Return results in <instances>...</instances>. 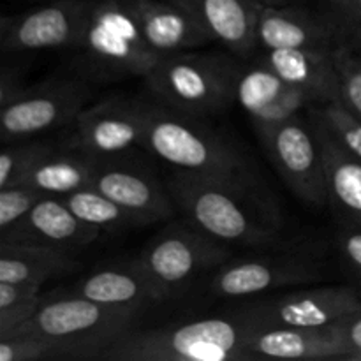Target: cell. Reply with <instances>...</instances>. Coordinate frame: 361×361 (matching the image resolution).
Segmentation results:
<instances>
[{
    "instance_id": "1",
    "label": "cell",
    "mask_w": 361,
    "mask_h": 361,
    "mask_svg": "<svg viewBox=\"0 0 361 361\" xmlns=\"http://www.w3.org/2000/svg\"><path fill=\"white\" fill-rule=\"evenodd\" d=\"M164 183L183 217L226 245L270 249L293 242L281 235V212L264 187L180 169Z\"/></svg>"
},
{
    "instance_id": "2",
    "label": "cell",
    "mask_w": 361,
    "mask_h": 361,
    "mask_svg": "<svg viewBox=\"0 0 361 361\" xmlns=\"http://www.w3.org/2000/svg\"><path fill=\"white\" fill-rule=\"evenodd\" d=\"M143 148L180 171L263 187L252 162L204 118L162 102L143 101Z\"/></svg>"
},
{
    "instance_id": "3",
    "label": "cell",
    "mask_w": 361,
    "mask_h": 361,
    "mask_svg": "<svg viewBox=\"0 0 361 361\" xmlns=\"http://www.w3.org/2000/svg\"><path fill=\"white\" fill-rule=\"evenodd\" d=\"M143 312L69 293L42 302L34 317L18 330L32 331L48 341L56 360L97 361L106 349L137 330Z\"/></svg>"
},
{
    "instance_id": "4",
    "label": "cell",
    "mask_w": 361,
    "mask_h": 361,
    "mask_svg": "<svg viewBox=\"0 0 361 361\" xmlns=\"http://www.w3.org/2000/svg\"><path fill=\"white\" fill-rule=\"evenodd\" d=\"M250 324L235 317H203L133 331L97 361H252L247 351Z\"/></svg>"
},
{
    "instance_id": "5",
    "label": "cell",
    "mask_w": 361,
    "mask_h": 361,
    "mask_svg": "<svg viewBox=\"0 0 361 361\" xmlns=\"http://www.w3.org/2000/svg\"><path fill=\"white\" fill-rule=\"evenodd\" d=\"M76 51V73L92 83L147 78L159 63L127 0H95Z\"/></svg>"
},
{
    "instance_id": "6",
    "label": "cell",
    "mask_w": 361,
    "mask_h": 361,
    "mask_svg": "<svg viewBox=\"0 0 361 361\" xmlns=\"http://www.w3.org/2000/svg\"><path fill=\"white\" fill-rule=\"evenodd\" d=\"M242 66L224 53H176L159 60L145 78L150 97L189 115L226 111L236 102Z\"/></svg>"
},
{
    "instance_id": "7",
    "label": "cell",
    "mask_w": 361,
    "mask_h": 361,
    "mask_svg": "<svg viewBox=\"0 0 361 361\" xmlns=\"http://www.w3.org/2000/svg\"><path fill=\"white\" fill-rule=\"evenodd\" d=\"M324 275V261L316 243L270 247L268 252L231 259L215 268L208 293L219 298H247L289 286L312 284Z\"/></svg>"
},
{
    "instance_id": "8",
    "label": "cell",
    "mask_w": 361,
    "mask_h": 361,
    "mask_svg": "<svg viewBox=\"0 0 361 361\" xmlns=\"http://www.w3.org/2000/svg\"><path fill=\"white\" fill-rule=\"evenodd\" d=\"M231 257L229 245L212 238L189 221L171 222L145 245L137 261L164 300L185 291L204 271Z\"/></svg>"
},
{
    "instance_id": "9",
    "label": "cell",
    "mask_w": 361,
    "mask_h": 361,
    "mask_svg": "<svg viewBox=\"0 0 361 361\" xmlns=\"http://www.w3.org/2000/svg\"><path fill=\"white\" fill-rule=\"evenodd\" d=\"M94 83L74 74L49 78L27 87L14 101L0 108L2 145L32 140L49 130L69 127L88 106Z\"/></svg>"
},
{
    "instance_id": "10",
    "label": "cell",
    "mask_w": 361,
    "mask_h": 361,
    "mask_svg": "<svg viewBox=\"0 0 361 361\" xmlns=\"http://www.w3.org/2000/svg\"><path fill=\"white\" fill-rule=\"evenodd\" d=\"M67 129L63 148L97 159L127 155L143 147V99L108 95L87 106Z\"/></svg>"
},
{
    "instance_id": "11",
    "label": "cell",
    "mask_w": 361,
    "mask_h": 361,
    "mask_svg": "<svg viewBox=\"0 0 361 361\" xmlns=\"http://www.w3.org/2000/svg\"><path fill=\"white\" fill-rule=\"evenodd\" d=\"M95 0H49L44 6L0 20L4 56L44 49H76Z\"/></svg>"
},
{
    "instance_id": "12",
    "label": "cell",
    "mask_w": 361,
    "mask_h": 361,
    "mask_svg": "<svg viewBox=\"0 0 361 361\" xmlns=\"http://www.w3.org/2000/svg\"><path fill=\"white\" fill-rule=\"evenodd\" d=\"M275 169L293 194L314 207L328 204V183L323 155L309 116L293 118L257 133Z\"/></svg>"
},
{
    "instance_id": "13",
    "label": "cell",
    "mask_w": 361,
    "mask_h": 361,
    "mask_svg": "<svg viewBox=\"0 0 361 361\" xmlns=\"http://www.w3.org/2000/svg\"><path fill=\"white\" fill-rule=\"evenodd\" d=\"M361 307L358 293L348 286H319L247 303L238 316L250 326L321 328L341 321Z\"/></svg>"
},
{
    "instance_id": "14",
    "label": "cell",
    "mask_w": 361,
    "mask_h": 361,
    "mask_svg": "<svg viewBox=\"0 0 361 361\" xmlns=\"http://www.w3.org/2000/svg\"><path fill=\"white\" fill-rule=\"evenodd\" d=\"M92 187L123 208L137 226H150L175 217L176 204L166 183L129 154L99 159Z\"/></svg>"
},
{
    "instance_id": "15",
    "label": "cell",
    "mask_w": 361,
    "mask_h": 361,
    "mask_svg": "<svg viewBox=\"0 0 361 361\" xmlns=\"http://www.w3.org/2000/svg\"><path fill=\"white\" fill-rule=\"evenodd\" d=\"M342 23L334 13L321 14L302 6H264L257 21V42L268 49H334Z\"/></svg>"
},
{
    "instance_id": "16",
    "label": "cell",
    "mask_w": 361,
    "mask_h": 361,
    "mask_svg": "<svg viewBox=\"0 0 361 361\" xmlns=\"http://www.w3.org/2000/svg\"><path fill=\"white\" fill-rule=\"evenodd\" d=\"M236 102L249 115L256 133L279 126L312 104L305 92L288 83L263 60L242 66Z\"/></svg>"
},
{
    "instance_id": "17",
    "label": "cell",
    "mask_w": 361,
    "mask_h": 361,
    "mask_svg": "<svg viewBox=\"0 0 361 361\" xmlns=\"http://www.w3.org/2000/svg\"><path fill=\"white\" fill-rule=\"evenodd\" d=\"M101 235V229L81 221L62 197L44 196L13 228L0 231V242L34 243L78 252Z\"/></svg>"
},
{
    "instance_id": "18",
    "label": "cell",
    "mask_w": 361,
    "mask_h": 361,
    "mask_svg": "<svg viewBox=\"0 0 361 361\" xmlns=\"http://www.w3.org/2000/svg\"><path fill=\"white\" fill-rule=\"evenodd\" d=\"M247 351L254 360H337L348 355L338 324L321 328L250 326Z\"/></svg>"
},
{
    "instance_id": "19",
    "label": "cell",
    "mask_w": 361,
    "mask_h": 361,
    "mask_svg": "<svg viewBox=\"0 0 361 361\" xmlns=\"http://www.w3.org/2000/svg\"><path fill=\"white\" fill-rule=\"evenodd\" d=\"M187 11L217 41L240 59H249L257 42L259 4L252 0H171Z\"/></svg>"
},
{
    "instance_id": "20",
    "label": "cell",
    "mask_w": 361,
    "mask_h": 361,
    "mask_svg": "<svg viewBox=\"0 0 361 361\" xmlns=\"http://www.w3.org/2000/svg\"><path fill=\"white\" fill-rule=\"evenodd\" d=\"M145 41L159 59L190 51L212 39L183 7L171 0H127Z\"/></svg>"
},
{
    "instance_id": "21",
    "label": "cell",
    "mask_w": 361,
    "mask_h": 361,
    "mask_svg": "<svg viewBox=\"0 0 361 361\" xmlns=\"http://www.w3.org/2000/svg\"><path fill=\"white\" fill-rule=\"evenodd\" d=\"M71 293L104 305L130 307L140 310H147L155 303L164 302V296L150 281L137 257L123 263L97 267L94 271L81 277L73 286Z\"/></svg>"
},
{
    "instance_id": "22",
    "label": "cell",
    "mask_w": 361,
    "mask_h": 361,
    "mask_svg": "<svg viewBox=\"0 0 361 361\" xmlns=\"http://www.w3.org/2000/svg\"><path fill=\"white\" fill-rule=\"evenodd\" d=\"M259 60L288 83L305 92L312 104L341 101V78L334 49H268Z\"/></svg>"
},
{
    "instance_id": "23",
    "label": "cell",
    "mask_w": 361,
    "mask_h": 361,
    "mask_svg": "<svg viewBox=\"0 0 361 361\" xmlns=\"http://www.w3.org/2000/svg\"><path fill=\"white\" fill-rule=\"evenodd\" d=\"M309 116L323 155L328 183V207L342 221L361 226V162L349 154L317 118Z\"/></svg>"
},
{
    "instance_id": "24",
    "label": "cell",
    "mask_w": 361,
    "mask_h": 361,
    "mask_svg": "<svg viewBox=\"0 0 361 361\" xmlns=\"http://www.w3.org/2000/svg\"><path fill=\"white\" fill-rule=\"evenodd\" d=\"M81 270L76 252L34 243L0 242V282L41 286Z\"/></svg>"
},
{
    "instance_id": "25",
    "label": "cell",
    "mask_w": 361,
    "mask_h": 361,
    "mask_svg": "<svg viewBox=\"0 0 361 361\" xmlns=\"http://www.w3.org/2000/svg\"><path fill=\"white\" fill-rule=\"evenodd\" d=\"M97 162V157L83 152L55 147L49 154L39 159L18 183L34 187L46 196H66L92 185Z\"/></svg>"
},
{
    "instance_id": "26",
    "label": "cell",
    "mask_w": 361,
    "mask_h": 361,
    "mask_svg": "<svg viewBox=\"0 0 361 361\" xmlns=\"http://www.w3.org/2000/svg\"><path fill=\"white\" fill-rule=\"evenodd\" d=\"M63 203L78 215L83 222L101 229L102 233H122L133 228H140L137 222L123 210L120 204L109 200L106 194L88 185L74 192L60 196Z\"/></svg>"
},
{
    "instance_id": "27",
    "label": "cell",
    "mask_w": 361,
    "mask_h": 361,
    "mask_svg": "<svg viewBox=\"0 0 361 361\" xmlns=\"http://www.w3.org/2000/svg\"><path fill=\"white\" fill-rule=\"evenodd\" d=\"M41 286L0 282V337L23 326L41 307Z\"/></svg>"
},
{
    "instance_id": "28",
    "label": "cell",
    "mask_w": 361,
    "mask_h": 361,
    "mask_svg": "<svg viewBox=\"0 0 361 361\" xmlns=\"http://www.w3.org/2000/svg\"><path fill=\"white\" fill-rule=\"evenodd\" d=\"M307 115L319 120L338 143L361 162V118L356 116L342 101L310 104Z\"/></svg>"
},
{
    "instance_id": "29",
    "label": "cell",
    "mask_w": 361,
    "mask_h": 361,
    "mask_svg": "<svg viewBox=\"0 0 361 361\" xmlns=\"http://www.w3.org/2000/svg\"><path fill=\"white\" fill-rule=\"evenodd\" d=\"M53 145L42 140H20L4 145L0 157V187L18 183L28 169L53 150Z\"/></svg>"
},
{
    "instance_id": "30",
    "label": "cell",
    "mask_w": 361,
    "mask_h": 361,
    "mask_svg": "<svg viewBox=\"0 0 361 361\" xmlns=\"http://www.w3.org/2000/svg\"><path fill=\"white\" fill-rule=\"evenodd\" d=\"M334 60L341 78V101L361 118V55L341 39L334 46Z\"/></svg>"
},
{
    "instance_id": "31",
    "label": "cell",
    "mask_w": 361,
    "mask_h": 361,
    "mask_svg": "<svg viewBox=\"0 0 361 361\" xmlns=\"http://www.w3.org/2000/svg\"><path fill=\"white\" fill-rule=\"evenodd\" d=\"M0 361H56L48 341L27 330H14L0 337Z\"/></svg>"
},
{
    "instance_id": "32",
    "label": "cell",
    "mask_w": 361,
    "mask_h": 361,
    "mask_svg": "<svg viewBox=\"0 0 361 361\" xmlns=\"http://www.w3.org/2000/svg\"><path fill=\"white\" fill-rule=\"evenodd\" d=\"M44 196L41 190L25 183L0 187V231L13 228Z\"/></svg>"
},
{
    "instance_id": "33",
    "label": "cell",
    "mask_w": 361,
    "mask_h": 361,
    "mask_svg": "<svg viewBox=\"0 0 361 361\" xmlns=\"http://www.w3.org/2000/svg\"><path fill=\"white\" fill-rule=\"evenodd\" d=\"M335 242L349 270L361 279V226L342 221L341 229L335 235Z\"/></svg>"
},
{
    "instance_id": "34",
    "label": "cell",
    "mask_w": 361,
    "mask_h": 361,
    "mask_svg": "<svg viewBox=\"0 0 361 361\" xmlns=\"http://www.w3.org/2000/svg\"><path fill=\"white\" fill-rule=\"evenodd\" d=\"M337 324L348 348V355L342 356L341 361H361V307L337 321Z\"/></svg>"
},
{
    "instance_id": "35",
    "label": "cell",
    "mask_w": 361,
    "mask_h": 361,
    "mask_svg": "<svg viewBox=\"0 0 361 361\" xmlns=\"http://www.w3.org/2000/svg\"><path fill=\"white\" fill-rule=\"evenodd\" d=\"M27 88L23 85V71L18 66L4 63L0 69V108L9 104Z\"/></svg>"
},
{
    "instance_id": "36",
    "label": "cell",
    "mask_w": 361,
    "mask_h": 361,
    "mask_svg": "<svg viewBox=\"0 0 361 361\" xmlns=\"http://www.w3.org/2000/svg\"><path fill=\"white\" fill-rule=\"evenodd\" d=\"M328 6L341 20L342 28L361 23V0H330Z\"/></svg>"
},
{
    "instance_id": "37",
    "label": "cell",
    "mask_w": 361,
    "mask_h": 361,
    "mask_svg": "<svg viewBox=\"0 0 361 361\" xmlns=\"http://www.w3.org/2000/svg\"><path fill=\"white\" fill-rule=\"evenodd\" d=\"M342 39L361 55V23L342 28Z\"/></svg>"
},
{
    "instance_id": "38",
    "label": "cell",
    "mask_w": 361,
    "mask_h": 361,
    "mask_svg": "<svg viewBox=\"0 0 361 361\" xmlns=\"http://www.w3.org/2000/svg\"><path fill=\"white\" fill-rule=\"evenodd\" d=\"M252 2L259 4L261 7L264 6H284V4H293L296 0H252Z\"/></svg>"
},
{
    "instance_id": "39",
    "label": "cell",
    "mask_w": 361,
    "mask_h": 361,
    "mask_svg": "<svg viewBox=\"0 0 361 361\" xmlns=\"http://www.w3.org/2000/svg\"><path fill=\"white\" fill-rule=\"evenodd\" d=\"M324 2H326V4H328V2H330V0H324Z\"/></svg>"
},
{
    "instance_id": "40",
    "label": "cell",
    "mask_w": 361,
    "mask_h": 361,
    "mask_svg": "<svg viewBox=\"0 0 361 361\" xmlns=\"http://www.w3.org/2000/svg\"><path fill=\"white\" fill-rule=\"evenodd\" d=\"M46 2H49V0H46Z\"/></svg>"
}]
</instances>
